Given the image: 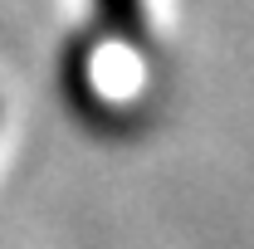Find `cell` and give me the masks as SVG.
Listing matches in <instances>:
<instances>
[{
  "instance_id": "obj_1",
  "label": "cell",
  "mask_w": 254,
  "mask_h": 249,
  "mask_svg": "<svg viewBox=\"0 0 254 249\" xmlns=\"http://www.w3.org/2000/svg\"><path fill=\"white\" fill-rule=\"evenodd\" d=\"M98 10V34H113L132 49H147L152 44V15H147V0H93Z\"/></svg>"
}]
</instances>
